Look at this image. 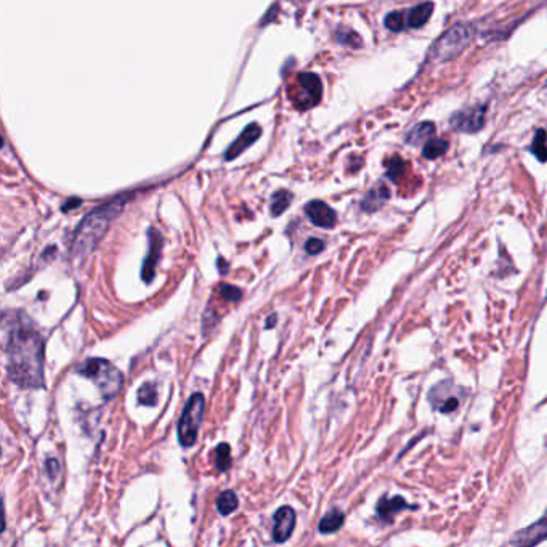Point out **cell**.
<instances>
[{
  "label": "cell",
  "instance_id": "cell-1",
  "mask_svg": "<svg viewBox=\"0 0 547 547\" xmlns=\"http://www.w3.org/2000/svg\"><path fill=\"white\" fill-rule=\"evenodd\" d=\"M4 335L10 381L26 388L44 387V340L28 315H5Z\"/></svg>",
  "mask_w": 547,
  "mask_h": 547
},
{
  "label": "cell",
  "instance_id": "cell-2",
  "mask_svg": "<svg viewBox=\"0 0 547 547\" xmlns=\"http://www.w3.org/2000/svg\"><path fill=\"white\" fill-rule=\"evenodd\" d=\"M125 200H114L93 209L92 212L84 217L81 225L77 226L74 243H73V254L74 255H86L92 252L95 246L100 243V239L105 236L110 226L111 220L116 219L121 210L124 209Z\"/></svg>",
  "mask_w": 547,
  "mask_h": 547
},
{
  "label": "cell",
  "instance_id": "cell-3",
  "mask_svg": "<svg viewBox=\"0 0 547 547\" xmlns=\"http://www.w3.org/2000/svg\"><path fill=\"white\" fill-rule=\"evenodd\" d=\"M77 372L84 377H88L90 381H93L95 386L100 388V393L103 395L105 400L116 398L117 393L121 392L124 384L122 372L117 368H114L106 359H87L86 363L77 368Z\"/></svg>",
  "mask_w": 547,
  "mask_h": 547
},
{
  "label": "cell",
  "instance_id": "cell-4",
  "mask_svg": "<svg viewBox=\"0 0 547 547\" xmlns=\"http://www.w3.org/2000/svg\"><path fill=\"white\" fill-rule=\"evenodd\" d=\"M472 29L467 25H454L447 33L435 40L429 50V58L434 62H449L459 55V53L471 44Z\"/></svg>",
  "mask_w": 547,
  "mask_h": 547
},
{
  "label": "cell",
  "instance_id": "cell-5",
  "mask_svg": "<svg viewBox=\"0 0 547 547\" xmlns=\"http://www.w3.org/2000/svg\"><path fill=\"white\" fill-rule=\"evenodd\" d=\"M204 414V396L195 393L186 403L182 419L178 422V440L185 448L193 447L197 440V432L202 422Z\"/></svg>",
  "mask_w": 547,
  "mask_h": 547
},
{
  "label": "cell",
  "instance_id": "cell-6",
  "mask_svg": "<svg viewBox=\"0 0 547 547\" xmlns=\"http://www.w3.org/2000/svg\"><path fill=\"white\" fill-rule=\"evenodd\" d=\"M291 100L297 110H309L320 103L323 97V84L313 73L299 74L297 81L291 87Z\"/></svg>",
  "mask_w": 547,
  "mask_h": 547
},
{
  "label": "cell",
  "instance_id": "cell-7",
  "mask_svg": "<svg viewBox=\"0 0 547 547\" xmlns=\"http://www.w3.org/2000/svg\"><path fill=\"white\" fill-rule=\"evenodd\" d=\"M485 106H475L471 108V110H462L453 114L449 124L454 130L471 132V134H473V132H478L485 125Z\"/></svg>",
  "mask_w": 547,
  "mask_h": 547
},
{
  "label": "cell",
  "instance_id": "cell-8",
  "mask_svg": "<svg viewBox=\"0 0 547 547\" xmlns=\"http://www.w3.org/2000/svg\"><path fill=\"white\" fill-rule=\"evenodd\" d=\"M456 392V387L449 382H440L438 386L430 390L429 400L432 401L435 410L440 413H453L459 408V398L458 395H453Z\"/></svg>",
  "mask_w": 547,
  "mask_h": 547
},
{
  "label": "cell",
  "instance_id": "cell-9",
  "mask_svg": "<svg viewBox=\"0 0 547 547\" xmlns=\"http://www.w3.org/2000/svg\"><path fill=\"white\" fill-rule=\"evenodd\" d=\"M148 238H149V254L145 258V263H143L142 278L145 282H151L156 275V267H158L162 244H164V241H162L161 233L156 230V228H149Z\"/></svg>",
  "mask_w": 547,
  "mask_h": 547
},
{
  "label": "cell",
  "instance_id": "cell-10",
  "mask_svg": "<svg viewBox=\"0 0 547 547\" xmlns=\"http://www.w3.org/2000/svg\"><path fill=\"white\" fill-rule=\"evenodd\" d=\"M273 520V541L275 543H284L291 538L294 526H296V512L289 506L280 507L276 510Z\"/></svg>",
  "mask_w": 547,
  "mask_h": 547
},
{
  "label": "cell",
  "instance_id": "cell-11",
  "mask_svg": "<svg viewBox=\"0 0 547 547\" xmlns=\"http://www.w3.org/2000/svg\"><path fill=\"white\" fill-rule=\"evenodd\" d=\"M305 214L310 221L316 226L321 228H334L338 224V215L330 209L326 202L323 201H311L305 206Z\"/></svg>",
  "mask_w": 547,
  "mask_h": 547
},
{
  "label": "cell",
  "instance_id": "cell-12",
  "mask_svg": "<svg viewBox=\"0 0 547 547\" xmlns=\"http://www.w3.org/2000/svg\"><path fill=\"white\" fill-rule=\"evenodd\" d=\"M262 135V129L258 124H249L248 127L244 129V132L241 135H239L236 140H234L233 145L226 149V154H225V159L226 161H231V159H236L238 156H241L246 149L252 146V143H255L258 138H260Z\"/></svg>",
  "mask_w": 547,
  "mask_h": 547
},
{
  "label": "cell",
  "instance_id": "cell-13",
  "mask_svg": "<svg viewBox=\"0 0 547 547\" xmlns=\"http://www.w3.org/2000/svg\"><path fill=\"white\" fill-rule=\"evenodd\" d=\"M547 538V517L541 519L534 525L528 526L526 530L517 533L515 539L510 541V544H536L539 541Z\"/></svg>",
  "mask_w": 547,
  "mask_h": 547
},
{
  "label": "cell",
  "instance_id": "cell-14",
  "mask_svg": "<svg viewBox=\"0 0 547 547\" xmlns=\"http://www.w3.org/2000/svg\"><path fill=\"white\" fill-rule=\"evenodd\" d=\"M406 507H411V506L400 496L392 497V499L382 497L381 501L377 502V514L381 515L384 520H392L396 512H400V510L406 509Z\"/></svg>",
  "mask_w": 547,
  "mask_h": 547
},
{
  "label": "cell",
  "instance_id": "cell-15",
  "mask_svg": "<svg viewBox=\"0 0 547 547\" xmlns=\"http://www.w3.org/2000/svg\"><path fill=\"white\" fill-rule=\"evenodd\" d=\"M434 134H435L434 122H420L410 132V134H408L406 142L410 143V145L416 146V145H420V143H427L429 140H432Z\"/></svg>",
  "mask_w": 547,
  "mask_h": 547
},
{
  "label": "cell",
  "instance_id": "cell-16",
  "mask_svg": "<svg viewBox=\"0 0 547 547\" xmlns=\"http://www.w3.org/2000/svg\"><path fill=\"white\" fill-rule=\"evenodd\" d=\"M388 196H390V191L387 190V186L379 185V186H376L374 190H371L369 193L366 195V197L362 202V207L364 210H368V212H372V210L381 207L382 204L388 200Z\"/></svg>",
  "mask_w": 547,
  "mask_h": 547
},
{
  "label": "cell",
  "instance_id": "cell-17",
  "mask_svg": "<svg viewBox=\"0 0 547 547\" xmlns=\"http://www.w3.org/2000/svg\"><path fill=\"white\" fill-rule=\"evenodd\" d=\"M432 11H434V4L424 2L414 7L410 13H408V25L411 28H422L427 21L430 20Z\"/></svg>",
  "mask_w": 547,
  "mask_h": 547
},
{
  "label": "cell",
  "instance_id": "cell-18",
  "mask_svg": "<svg viewBox=\"0 0 547 547\" xmlns=\"http://www.w3.org/2000/svg\"><path fill=\"white\" fill-rule=\"evenodd\" d=\"M344 520H345L344 512L334 509L323 517L321 522H320V526H318V530H320V533H323V534L334 533V531H338L342 525H344Z\"/></svg>",
  "mask_w": 547,
  "mask_h": 547
},
{
  "label": "cell",
  "instance_id": "cell-19",
  "mask_svg": "<svg viewBox=\"0 0 547 547\" xmlns=\"http://www.w3.org/2000/svg\"><path fill=\"white\" fill-rule=\"evenodd\" d=\"M238 504H239V501H238V496L234 495V491L226 490L217 497L215 506H217V510L221 515H230L231 512H234V510L238 509Z\"/></svg>",
  "mask_w": 547,
  "mask_h": 547
},
{
  "label": "cell",
  "instance_id": "cell-20",
  "mask_svg": "<svg viewBox=\"0 0 547 547\" xmlns=\"http://www.w3.org/2000/svg\"><path fill=\"white\" fill-rule=\"evenodd\" d=\"M291 202H292V195L289 191L286 190L276 191L272 197V206H270L273 217H280V215L291 206Z\"/></svg>",
  "mask_w": 547,
  "mask_h": 547
},
{
  "label": "cell",
  "instance_id": "cell-21",
  "mask_svg": "<svg viewBox=\"0 0 547 547\" xmlns=\"http://www.w3.org/2000/svg\"><path fill=\"white\" fill-rule=\"evenodd\" d=\"M447 151H448V142L440 140V138H432V140L425 143L422 154H424V158H427V159H437Z\"/></svg>",
  "mask_w": 547,
  "mask_h": 547
},
{
  "label": "cell",
  "instance_id": "cell-22",
  "mask_svg": "<svg viewBox=\"0 0 547 547\" xmlns=\"http://www.w3.org/2000/svg\"><path fill=\"white\" fill-rule=\"evenodd\" d=\"M531 153L536 156L538 161H541V162H546L547 161V135H546V130L539 129L536 132V135H534V138H533Z\"/></svg>",
  "mask_w": 547,
  "mask_h": 547
},
{
  "label": "cell",
  "instance_id": "cell-23",
  "mask_svg": "<svg viewBox=\"0 0 547 547\" xmlns=\"http://www.w3.org/2000/svg\"><path fill=\"white\" fill-rule=\"evenodd\" d=\"M156 401H158V393H156V386L151 382L143 384L138 390V403L145 406H154Z\"/></svg>",
  "mask_w": 547,
  "mask_h": 547
},
{
  "label": "cell",
  "instance_id": "cell-24",
  "mask_svg": "<svg viewBox=\"0 0 547 547\" xmlns=\"http://www.w3.org/2000/svg\"><path fill=\"white\" fill-rule=\"evenodd\" d=\"M386 26L393 33H400L406 28V15L403 11H392L386 16Z\"/></svg>",
  "mask_w": 547,
  "mask_h": 547
},
{
  "label": "cell",
  "instance_id": "cell-25",
  "mask_svg": "<svg viewBox=\"0 0 547 547\" xmlns=\"http://www.w3.org/2000/svg\"><path fill=\"white\" fill-rule=\"evenodd\" d=\"M403 173H405V161L398 158V156H395V158L388 161L387 175H388V178H392L396 182V180L401 178Z\"/></svg>",
  "mask_w": 547,
  "mask_h": 547
},
{
  "label": "cell",
  "instance_id": "cell-26",
  "mask_svg": "<svg viewBox=\"0 0 547 547\" xmlns=\"http://www.w3.org/2000/svg\"><path fill=\"white\" fill-rule=\"evenodd\" d=\"M230 466H231L230 447H228V443H220L217 448V468L220 472H225Z\"/></svg>",
  "mask_w": 547,
  "mask_h": 547
},
{
  "label": "cell",
  "instance_id": "cell-27",
  "mask_svg": "<svg viewBox=\"0 0 547 547\" xmlns=\"http://www.w3.org/2000/svg\"><path fill=\"white\" fill-rule=\"evenodd\" d=\"M219 292L221 297L228 300V302H238V300H241L243 297V291L239 289V287L231 284H221L219 287Z\"/></svg>",
  "mask_w": 547,
  "mask_h": 547
},
{
  "label": "cell",
  "instance_id": "cell-28",
  "mask_svg": "<svg viewBox=\"0 0 547 547\" xmlns=\"http://www.w3.org/2000/svg\"><path fill=\"white\" fill-rule=\"evenodd\" d=\"M338 39H339V42H342V44H347L350 47L362 45V39H359V35L353 31H340L338 34Z\"/></svg>",
  "mask_w": 547,
  "mask_h": 547
},
{
  "label": "cell",
  "instance_id": "cell-29",
  "mask_svg": "<svg viewBox=\"0 0 547 547\" xmlns=\"http://www.w3.org/2000/svg\"><path fill=\"white\" fill-rule=\"evenodd\" d=\"M323 249H324V243L318 238H311L305 243V251H306V254H310V255L320 254Z\"/></svg>",
  "mask_w": 547,
  "mask_h": 547
},
{
  "label": "cell",
  "instance_id": "cell-30",
  "mask_svg": "<svg viewBox=\"0 0 547 547\" xmlns=\"http://www.w3.org/2000/svg\"><path fill=\"white\" fill-rule=\"evenodd\" d=\"M47 471H49L50 475L58 473V471H59L58 461L57 459H49V461H47Z\"/></svg>",
  "mask_w": 547,
  "mask_h": 547
},
{
  "label": "cell",
  "instance_id": "cell-31",
  "mask_svg": "<svg viewBox=\"0 0 547 547\" xmlns=\"http://www.w3.org/2000/svg\"><path fill=\"white\" fill-rule=\"evenodd\" d=\"M77 206H81V200H76V197H74V200H69V202L64 204L63 210L66 212V210H71V209H74Z\"/></svg>",
  "mask_w": 547,
  "mask_h": 547
},
{
  "label": "cell",
  "instance_id": "cell-32",
  "mask_svg": "<svg viewBox=\"0 0 547 547\" xmlns=\"http://www.w3.org/2000/svg\"><path fill=\"white\" fill-rule=\"evenodd\" d=\"M275 324H276V315H272V316H270V318H268V320H267V329H270V328H273V326H275Z\"/></svg>",
  "mask_w": 547,
  "mask_h": 547
},
{
  "label": "cell",
  "instance_id": "cell-33",
  "mask_svg": "<svg viewBox=\"0 0 547 547\" xmlns=\"http://www.w3.org/2000/svg\"><path fill=\"white\" fill-rule=\"evenodd\" d=\"M217 263H220V268H221V275H225L226 273V262L224 260V258H219V262Z\"/></svg>",
  "mask_w": 547,
  "mask_h": 547
}]
</instances>
